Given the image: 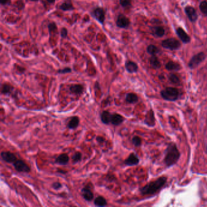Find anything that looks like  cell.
<instances>
[{
	"mask_svg": "<svg viewBox=\"0 0 207 207\" xmlns=\"http://www.w3.org/2000/svg\"><path fill=\"white\" fill-rule=\"evenodd\" d=\"M167 178L160 177L153 182H151L140 189V192L143 195H151L159 191L167 183Z\"/></svg>",
	"mask_w": 207,
	"mask_h": 207,
	"instance_id": "6da1fadb",
	"label": "cell"
},
{
	"mask_svg": "<svg viewBox=\"0 0 207 207\" xmlns=\"http://www.w3.org/2000/svg\"><path fill=\"white\" fill-rule=\"evenodd\" d=\"M180 157V153L177 146L174 143H170L165 151V156L164 162L167 167H171L174 165Z\"/></svg>",
	"mask_w": 207,
	"mask_h": 207,
	"instance_id": "7a4b0ae2",
	"label": "cell"
},
{
	"mask_svg": "<svg viewBox=\"0 0 207 207\" xmlns=\"http://www.w3.org/2000/svg\"><path fill=\"white\" fill-rule=\"evenodd\" d=\"M162 97L167 101L175 102L180 96L179 90L173 87H167L160 92Z\"/></svg>",
	"mask_w": 207,
	"mask_h": 207,
	"instance_id": "3957f363",
	"label": "cell"
},
{
	"mask_svg": "<svg viewBox=\"0 0 207 207\" xmlns=\"http://www.w3.org/2000/svg\"><path fill=\"white\" fill-rule=\"evenodd\" d=\"M162 46L165 49L173 51L178 49L181 46V44L178 40L173 38H170L163 40L162 42Z\"/></svg>",
	"mask_w": 207,
	"mask_h": 207,
	"instance_id": "277c9868",
	"label": "cell"
},
{
	"mask_svg": "<svg viewBox=\"0 0 207 207\" xmlns=\"http://www.w3.org/2000/svg\"><path fill=\"white\" fill-rule=\"evenodd\" d=\"M206 58V55L204 52H200L195 56H194L189 62L188 66L190 69H194L198 67V66L203 62Z\"/></svg>",
	"mask_w": 207,
	"mask_h": 207,
	"instance_id": "5b68a950",
	"label": "cell"
},
{
	"mask_svg": "<svg viewBox=\"0 0 207 207\" xmlns=\"http://www.w3.org/2000/svg\"><path fill=\"white\" fill-rule=\"evenodd\" d=\"M15 170L19 173H29L30 171L29 165L21 160H17L13 163Z\"/></svg>",
	"mask_w": 207,
	"mask_h": 207,
	"instance_id": "8992f818",
	"label": "cell"
},
{
	"mask_svg": "<svg viewBox=\"0 0 207 207\" xmlns=\"http://www.w3.org/2000/svg\"><path fill=\"white\" fill-rule=\"evenodd\" d=\"M94 17L102 25H103L105 20V12L103 8L97 7L93 11Z\"/></svg>",
	"mask_w": 207,
	"mask_h": 207,
	"instance_id": "52a82bcc",
	"label": "cell"
},
{
	"mask_svg": "<svg viewBox=\"0 0 207 207\" xmlns=\"http://www.w3.org/2000/svg\"><path fill=\"white\" fill-rule=\"evenodd\" d=\"M1 157L2 160L8 163H13L17 159L15 154L10 151H2L1 153Z\"/></svg>",
	"mask_w": 207,
	"mask_h": 207,
	"instance_id": "ba28073f",
	"label": "cell"
},
{
	"mask_svg": "<svg viewBox=\"0 0 207 207\" xmlns=\"http://www.w3.org/2000/svg\"><path fill=\"white\" fill-rule=\"evenodd\" d=\"M185 12L190 21L192 23H194L197 21L198 16L195 9L191 6H186L185 8Z\"/></svg>",
	"mask_w": 207,
	"mask_h": 207,
	"instance_id": "9c48e42d",
	"label": "cell"
},
{
	"mask_svg": "<svg viewBox=\"0 0 207 207\" xmlns=\"http://www.w3.org/2000/svg\"><path fill=\"white\" fill-rule=\"evenodd\" d=\"M130 25V21L128 18L125 17L124 15L120 14L117 17L116 21V25L120 28L125 29L129 27Z\"/></svg>",
	"mask_w": 207,
	"mask_h": 207,
	"instance_id": "30bf717a",
	"label": "cell"
},
{
	"mask_svg": "<svg viewBox=\"0 0 207 207\" xmlns=\"http://www.w3.org/2000/svg\"><path fill=\"white\" fill-rule=\"evenodd\" d=\"M140 159L137 154L135 153H131L128 157L124 161V163L129 167L137 165L139 164Z\"/></svg>",
	"mask_w": 207,
	"mask_h": 207,
	"instance_id": "8fae6325",
	"label": "cell"
},
{
	"mask_svg": "<svg viewBox=\"0 0 207 207\" xmlns=\"http://www.w3.org/2000/svg\"><path fill=\"white\" fill-rule=\"evenodd\" d=\"M81 193H82V197L86 201L90 202V201H92V199L94 197V193H92V191L91 190V188H90L89 185H88L82 189Z\"/></svg>",
	"mask_w": 207,
	"mask_h": 207,
	"instance_id": "7c38bea8",
	"label": "cell"
},
{
	"mask_svg": "<svg viewBox=\"0 0 207 207\" xmlns=\"http://www.w3.org/2000/svg\"><path fill=\"white\" fill-rule=\"evenodd\" d=\"M176 33L180 40L185 44L189 43L191 41L190 36L186 33V32L181 28H178L176 29Z\"/></svg>",
	"mask_w": 207,
	"mask_h": 207,
	"instance_id": "4fadbf2b",
	"label": "cell"
},
{
	"mask_svg": "<svg viewBox=\"0 0 207 207\" xmlns=\"http://www.w3.org/2000/svg\"><path fill=\"white\" fill-rule=\"evenodd\" d=\"M155 119L154 111L152 109H151L147 113L144 122L147 125H148V126L153 127L155 125Z\"/></svg>",
	"mask_w": 207,
	"mask_h": 207,
	"instance_id": "5bb4252c",
	"label": "cell"
},
{
	"mask_svg": "<svg viewBox=\"0 0 207 207\" xmlns=\"http://www.w3.org/2000/svg\"><path fill=\"white\" fill-rule=\"evenodd\" d=\"M125 68L127 72L130 74L137 72L139 69L137 64L135 62L131 61H128L125 63Z\"/></svg>",
	"mask_w": 207,
	"mask_h": 207,
	"instance_id": "9a60e30c",
	"label": "cell"
},
{
	"mask_svg": "<svg viewBox=\"0 0 207 207\" xmlns=\"http://www.w3.org/2000/svg\"><path fill=\"white\" fill-rule=\"evenodd\" d=\"M112 114L108 111H104L101 113L100 119L103 123L105 125H109L111 121Z\"/></svg>",
	"mask_w": 207,
	"mask_h": 207,
	"instance_id": "2e32d148",
	"label": "cell"
},
{
	"mask_svg": "<svg viewBox=\"0 0 207 207\" xmlns=\"http://www.w3.org/2000/svg\"><path fill=\"white\" fill-rule=\"evenodd\" d=\"M69 161V157L66 154H61L56 159V162L61 165H66Z\"/></svg>",
	"mask_w": 207,
	"mask_h": 207,
	"instance_id": "e0dca14e",
	"label": "cell"
},
{
	"mask_svg": "<svg viewBox=\"0 0 207 207\" xmlns=\"http://www.w3.org/2000/svg\"><path fill=\"white\" fill-rule=\"evenodd\" d=\"M125 121L124 117L119 114H112L111 123L114 126H118L121 125Z\"/></svg>",
	"mask_w": 207,
	"mask_h": 207,
	"instance_id": "ac0fdd59",
	"label": "cell"
},
{
	"mask_svg": "<svg viewBox=\"0 0 207 207\" xmlns=\"http://www.w3.org/2000/svg\"><path fill=\"white\" fill-rule=\"evenodd\" d=\"M84 90V88L82 85H79V84H75L72 85L70 86L69 88V90L70 92L75 95H80L83 93Z\"/></svg>",
	"mask_w": 207,
	"mask_h": 207,
	"instance_id": "d6986e66",
	"label": "cell"
},
{
	"mask_svg": "<svg viewBox=\"0 0 207 207\" xmlns=\"http://www.w3.org/2000/svg\"><path fill=\"white\" fill-rule=\"evenodd\" d=\"M165 68L170 71H178L181 69V66L178 63L170 61L166 64Z\"/></svg>",
	"mask_w": 207,
	"mask_h": 207,
	"instance_id": "ffe728a7",
	"label": "cell"
},
{
	"mask_svg": "<svg viewBox=\"0 0 207 207\" xmlns=\"http://www.w3.org/2000/svg\"><path fill=\"white\" fill-rule=\"evenodd\" d=\"M80 123V118L77 116H75L72 117L67 123V128L70 129H76Z\"/></svg>",
	"mask_w": 207,
	"mask_h": 207,
	"instance_id": "44dd1931",
	"label": "cell"
},
{
	"mask_svg": "<svg viewBox=\"0 0 207 207\" xmlns=\"http://www.w3.org/2000/svg\"><path fill=\"white\" fill-rule=\"evenodd\" d=\"M125 100L128 103L134 104L138 102L139 97L134 93H128L126 95Z\"/></svg>",
	"mask_w": 207,
	"mask_h": 207,
	"instance_id": "7402d4cb",
	"label": "cell"
},
{
	"mask_svg": "<svg viewBox=\"0 0 207 207\" xmlns=\"http://www.w3.org/2000/svg\"><path fill=\"white\" fill-rule=\"evenodd\" d=\"M14 88L9 84H3L1 88V94L4 95H10L14 91Z\"/></svg>",
	"mask_w": 207,
	"mask_h": 207,
	"instance_id": "603a6c76",
	"label": "cell"
},
{
	"mask_svg": "<svg viewBox=\"0 0 207 207\" xmlns=\"http://www.w3.org/2000/svg\"><path fill=\"white\" fill-rule=\"evenodd\" d=\"M94 204L97 207H105L107 205V201L104 197L99 196L94 199Z\"/></svg>",
	"mask_w": 207,
	"mask_h": 207,
	"instance_id": "cb8c5ba5",
	"label": "cell"
},
{
	"mask_svg": "<svg viewBox=\"0 0 207 207\" xmlns=\"http://www.w3.org/2000/svg\"><path fill=\"white\" fill-rule=\"evenodd\" d=\"M151 66L154 69H159L161 67V63L159 59L155 56H152L149 59Z\"/></svg>",
	"mask_w": 207,
	"mask_h": 207,
	"instance_id": "d4e9b609",
	"label": "cell"
},
{
	"mask_svg": "<svg viewBox=\"0 0 207 207\" xmlns=\"http://www.w3.org/2000/svg\"><path fill=\"white\" fill-rule=\"evenodd\" d=\"M59 9L63 11H68V10H72L74 8L72 6V4L71 2H65L63 4H61L59 7Z\"/></svg>",
	"mask_w": 207,
	"mask_h": 207,
	"instance_id": "484cf974",
	"label": "cell"
},
{
	"mask_svg": "<svg viewBox=\"0 0 207 207\" xmlns=\"http://www.w3.org/2000/svg\"><path fill=\"white\" fill-rule=\"evenodd\" d=\"M147 52L151 56H155L159 52V49L153 44H150L147 47Z\"/></svg>",
	"mask_w": 207,
	"mask_h": 207,
	"instance_id": "4316f807",
	"label": "cell"
},
{
	"mask_svg": "<svg viewBox=\"0 0 207 207\" xmlns=\"http://www.w3.org/2000/svg\"><path fill=\"white\" fill-rule=\"evenodd\" d=\"M82 154L80 152H76L74 154V155L72 157V162L74 164L78 163L82 160Z\"/></svg>",
	"mask_w": 207,
	"mask_h": 207,
	"instance_id": "83f0119b",
	"label": "cell"
},
{
	"mask_svg": "<svg viewBox=\"0 0 207 207\" xmlns=\"http://www.w3.org/2000/svg\"><path fill=\"white\" fill-rule=\"evenodd\" d=\"M154 33L155 35L158 36V37H162L165 33V31L163 28L161 27V26H158L157 28H155L154 30Z\"/></svg>",
	"mask_w": 207,
	"mask_h": 207,
	"instance_id": "f1b7e54d",
	"label": "cell"
},
{
	"mask_svg": "<svg viewBox=\"0 0 207 207\" xmlns=\"http://www.w3.org/2000/svg\"><path fill=\"white\" fill-rule=\"evenodd\" d=\"M199 9L201 12L204 14L205 15L207 16V1H202L199 4Z\"/></svg>",
	"mask_w": 207,
	"mask_h": 207,
	"instance_id": "f546056e",
	"label": "cell"
},
{
	"mask_svg": "<svg viewBox=\"0 0 207 207\" xmlns=\"http://www.w3.org/2000/svg\"><path fill=\"white\" fill-rule=\"evenodd\" d=\"M132 144L137 147H139L142 144V139L139 136H134L132 139Z\"/></svg>",
	"mask_w": 207,
	"mask_h": 207,
	"instance_id": "4dcf8cb0",
	"label": "cell"
},
{
	"mask_svg": "<svg viewBox=\"0 0 207 207\" xmlns=\"http://www.w3.org/2000/svg\"><path fill=\"white\" fill-rule=\"evenodd\" d=\"M169 80L171 81V83L174 84H178L180 83V79L178 76L174 74H171L169 75Z\"/></svg>",
	"mask_w": 207,
	"mask_h": 207,
	"instance_id": "1f68e13d",
	"label": "cell"
},
{
	"mask_svg": "<svg viewBox=\"0 0 207 207\" xmlns=\"http://www.w3.org/2000/svg\"><path fill=\"white\" fill-rule=\"evenodd\" d=\"M120 5L123 7H128L131 5V0H120Z\"/></svg>",
	"mask_w": 207,
	"mask_h": 207,
	"instance_id": "d6a6232c",
	"label": "cell"
},
{
	"mask_svg": "<svg viewBox=\"0 0 207 207\" xmlns=\"http://www.w3.org/2000/svg\"><path fill=\"white\" fill-rule=\"evenodd\" d=\"M48 28H49V32L51 33L52 31L54 32L57 29V25L55 23H51L49 25H48Z\"/></svg>",
	"mask_w": 207,
	"mask_h": 207,
	"instance_id": "836d02e7",
	"label": "cell"
},
{
	"mask_svg": "<svg viewBox=\"0 0 207 207\" xmlns=\"http://www.w3.org/2000/svg\"><path fill=\"white\" fill-rule=\"evenodd\" d=\"M71 71H72V70H71V69L70 67H65V68H64V69H59V71H58V73L63 74L69 73V72H71Z\"/></svg>",
	"mask_w": 207,
	"mask_h": 207,
	"instance_id": "e575fe53",
	"label": "cell"
},
{
	"mask_svg": "<svg viewBox=\"0 0 207 207\" xmlns=\"http://www.w3.org/2000/svg\"><path fill=\"white\" fill-rule=\"evenodd\" d=\"M52 188L54 190H59V189H60L62 187V184L61 183L59 182H54V183H52Z\"/></svg>",
	"mask_w": 207,
	"mask_h": 207,
	"instance_id": "d590c367",
	"label": "cell"
},
{
	"mask_svg": "<svg viewBox=\"0 0 207 207\" xmlns=\"http://www.w3.org/2000/svg\"><path fill=\"white\" fill-rule=\"evenodd\" d=\"M67 30L66 28H63L61 30V36L62 38H66L67 36Z\"/></svg>",
	"mask_w": 207,
	"mask_h": 207,
	"instance_id": "8d00e7d4",
	"label": "cell"
},
{
	"mask_svg": "<svg viewBox=\"0 0 207 207\" xmlns=\"http://www.w3.org/2000/svg\"><path fill=\"white\" fill-rule=\"evenodd\" d=\"M96 140L97 141V142L98 144H103L105 142V138L101 137V136H98L97 138H96Z\"/></svg>",
	"mask_w": 207,
	"mask_h": 207,
	"instance_id": "74e56055",
	"label": "cell"
},
{
	"mask_svg": "<svg viewBox=\"0 0 207 207\" xmlns=\"http://www.w3.org/2000/svg\"><path fill=\"white\" fill-rule=\"evenodd\" d=\"M10 0H0V2L2 5H6L9 4L10 2Z\"/></svg>",
	"mask_w": 207,
	"mask_h": 207,
	"instance_id": "f35d334b",
	"label": "cell"
},
{
	"mask_svg": "<svg viewBox=\"0 0 207 207\" xmlns=\"http://www.w3.org/2000/svg\"><path fill=\"white\" fill-rule=\"evenodd\" d=\"M55 1H56V0H47V1H48L49 3H51V4L54 3V2H55Z\"/></svg>",
	"mask_w": 207,
	"mask_h": 207,
	"instance_id": "ab89813d",
	"label": "cell"
},
{
	"mask_svg": "<svg viewBox=\"0 0 207 207\" xmlns=\"http://www.w3.org/2000/svg\"><path fill=\"white\" fill-rule=\"evenodd\" d=\"M31 1H37L38 0H31Z\"/></svg>",
	"mask_w": 207,
	"mask_h": 207,
	"instance_id": "60d3db41",
	"label": "cell"
}]
</instances>
